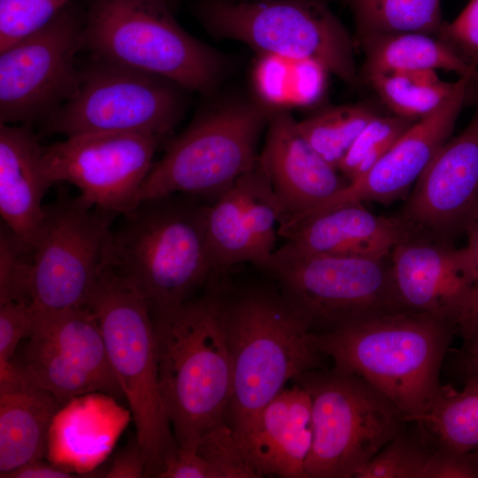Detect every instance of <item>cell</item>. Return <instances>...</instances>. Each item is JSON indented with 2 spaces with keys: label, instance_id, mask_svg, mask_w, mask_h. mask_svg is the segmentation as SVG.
Returning <instances> with one entry per match:
<instances>
[{
  "label": "cell",
  "instance_id": "cell-1",
  "mask_svg": "<svg viewBox=\"0 0 478 478\" xmlns=\"http://www.w3.org/2000/svg\"><path fill=\"white\" fill-rule=\"evenodd\" d=\"M219 279L181 306L151 314L162 403L177 443L197 451L203 437L227 423L234 367Z\"/></svg>",
  "mask_w": 478,
  "mask_h": 478
},
{
  "label": "cell",
  "instance_id": "cell-2",
  "mask_svg": "<svg viewBox=\"0 0 478 478\" xmlns=\"http://www.w3.org/2000/svg\"><path fill=\"white\" fill-rule=\"evenodd\" d=\"M176 193L141 201L112 230L106 266L143 297L151 314L181 306L213 277L205 244L209 204Z\"/></svg>",
  "mask_w": 478,
  "mask_h": 478
},
{
  "label": "cell",
  "instance_id": "cell-3",
  "mask_svg": "<svg viewBox=\"0 0 478 478\" xmlns=\"http://www.w3.org/2000/svg\"><path fill=\"white\" fill-rule=\"evenodd\" d=\"M456 334L448 321L403 310L313 336L334 366L362 377L406 420H417L440 393L442 366Z\"/></svg>",
  "mask_w": 478,
  "mask_h": 478
},
{
  "label": "cell",
  "instance_id": "cell-4",
  "mask_svg": "<svg viewBox=\"0 0 478 478\" xmlns=\"http://www.w3.org/2000/svg\"><path fill=\"white\" fill-rule=\"evenodd\" d=\"M225 319L234 367L227 424L240 433L289 381L322 368L325 356L281 292L226 291Z\"/></svg>",
  "mask_w": 478,
  "mask_h": 478
},
{
  "label": "cell",
  "instance_id": "cell-5",
  "mask_svg": "<svg viewBox=\"0 0 478 478\" xmlns=\"http://www.w3.org/2000/svg\"><path fill=\"white\" fill-rule=\"evenodd\" d=\"M87 306L94 314L108 358L127 401L146 462L158 477L177 450L158 383L153 319L143 297L109 266L98 276Z\"/></svg>",
  "mask_w": 478,
  "mask_h": 478
},
{
  "label": "cell",
  "instance_id": "cell-6",
  "mask_svg": "<svg viewBox=\"0 0 478 478\" xmlns=\"http://www.w3.org/2000/svg\"><path fill=\"white\" fill-rule=\"evenodd\" d=\"M83 48L95 58L210 94L224 74L222 54L184 30L168 0H91Z\"/></svg>",
  "mask_w": 478,
  "mask_h": 478
},
{
  "label": "cell",
  "instance_id": "cell-7",
  "mask_svg": "<svg viewBox=\"0 0 478 478\" xmlns=\"http://www.w3.org/2000/svg\"><path fill=\"white\" fill-rule=\"evenodd\" d=\"M195 14L212 36L264 57L310 63L351 87L362 80L347 28L324 0H199Z\"/></svg>",
  "mask_w": 478,
  "mask_h": 478
},
{
  "label": "cell",
  "instance_id": "cell-8",
  "mask_svg": "<svg viewBox=\"0 0 478 478\" xmlns=\"http://www.w3.org/2000/svg\"><path fill=\"white\" fill-rule=\"evenodd\" d=\"M313 334H325L405 310L390 258L307 254L287 244L259 267Z\"/></svg>",
  "mask_w": 478,
  "mask_h": 478
},
{
  "label": "cell",
  "instance_id": "cell-9",
  "mask_svg": "<svg viewBox=\"0 0 478 478\" xmlns=\"http://www.w3.org/2000/svg\"><path fill=\"white\" fill-rule=\"evenodd\" d=\"M293 382L308 392L312 403L306 478L354 477L407 420L367 381L334 366L308 371Z\"/></svg>",
  "mask_w": 478,
  "mask_h": 478
},
{
  "label": "cell",
  "instance_id": "cell-10",
  "mask_svg": "<svg viewBox=\"0 0 478 478\" xmlns=\"http://www.w3.org/2000/svg\"><path fill=\"white\" fill-rule=\"evenodd\" d=\"M272 112L253 100L207 110L166 147L140 189V202L176 193L213 202L257 162Z\"/></svg>",
  "mask_w": 478,
  "mask_h": 478
},
{
  "label": "cell",
  "instance_id": "cell-11",
  "mask_svg": "<svg viewBox=\"0 0 478 478\" xmlns=\"http://www.w3.org/2000/svg\"><path fill=\"white\" fill-rule=\"evenodd\" d=\"M185 89L164 77L94 57L74 95L45 121V132L166 136L186 108Z\"/></svg>",
  "mask_w": 478,
  "mask_h": 478
},
{
  "label": "cell",
  "instance_id": "cell-12",
  "mask_svg": "<svg viewBox=\"0 0 478 478\" xmlns=\"http://www.w3.org/2000/svg\"><path fill=\"white\" fill-rule=\"evenodd\" d=\"M116 215L79 197L59 196L44 205L32 251L29 303L35 312L86 306L106 266L111 225Z\"/></svg>",
  "mask_w": 478,
  "mask_h": 478
},
{
  "label": "cell",
  "instance_id": "cell-13",
  "mask_svg": "<svg viewBox=\"0 0 478 478\" xmlns=\"http://www.w3.org/2000/svg\"><path fill=\"white\" fill-rule=\"evenodd\" d=\"M27 339L20 361H13L15 367L62 405L91 393L124 397L99 325L87 305L35 311L34 326Z\"/></svg>",
  "mask_w": 478,
  "mask_h": 478
},
{
  "label": "cell",
  "instance_id": "cell-14",
  "mask_svg": "<svg viewBox=\"0 0 478 478\" xmlns=\"http://www.w3.org/2000/svg\"><path fill=\"white\" fill-rule=\"evenodd\" d=\"M82 29L65 7L43 28L0 51V124L45 122L74 95Z\"/></svg>",
  "mask_w": 478,
  "mask_h": 478
},
{
  "label": "cell",
  "instance_id": "cell-15",
  "mask_svg": "<svg viewBox=\"0 0 478 478\" xmlns=\"http://www.w3.org/2000/svg\"><path fill=\"white\" fill-rule=\"evenodd\" d=\"M165 136L101 132L43 146L50 182H68L90 206L122 216L140 203V189Z\"/></svg>",
  "mask_w": 478,
  "mask_h": 478
},
{
  "label": "cell",
  "instance_id": "cell-16",
  "mask_svg": "<svg viewBox=\"0 0 478 478\" xmlns=\"http://www.w3.org/2000/svg\"><path fill=\"white\" fill-rule=\"evenodd\" d=\"M414 233L453 243L478 217V106L436 151L397 215Z\"/></svg>",
  "mask_w": 478,
  "mask_h": 478
},
{
  "label": "cell",
  "instance_id": "cell-17",
  "mask_svg": "<svg viewBox=\"0 0 478 478\" xmlns=\"http://www.w3.org/2000/svg\"><path fill=\"white\" fill-rule=\"evenodd\" d=\"M282 215L258 158L208 206L205 244L213 277L242 263L251 262L258 267L266 263L276 250Z\"/></svg>",
  "mask_w": 478,
  "mask_h": 478
},
{
  "label": "cell",
  "instance_id": "cell-18",
  "mask_svg": "<svg viewBox=\"0 0 478 478\" xmlns=\"http://www.w3.org/2000/svg\"><path fill=\"white\" fill-rule=\"evenodd\" d=\"M389 258L403 308L448 321L457 329L474 283L467 247L412 232L393 248Z\"/></svg>",
  "mask_w": 478,
  "mask_h": 478
},
{
  "label": "cell",
  "instance_id": "cell-19",
  "mask_svg": "<svg viewBox=\"0 0 478 478\" xmlns=\"http://www.w3.org/2000/svg\"><path fill=\"white\" fill-rule=\"evenodd\" d=\"M474 81L459 77L455 89L432 112L418 120L366 174L289 221L348 203L389 204L405 197L439 148L451 138Z\"/></svg>",
  "mask_w": 478,
  "mask_h": 478
},
{
  "label": "cell",
  "instance_id": "cell-20",
  "mask_svg": "<svg viewBox=\"0 0 478 478\" xmlns=\"http://www.w3.org/2000/svg\"><path fill=\"white\" fill-rule=\"evenodd\" d=\"M258 158L281 206L280 223L313 210L349 184L307 143L286 111L272 112Z\"/></svg>",
  "mask_w": 478,
  "mask_h": 478
},
{
  "label": "cell",
  "instance_id": "cell-21",
  "mask_svg": "<svg viewBox=\"0 0 478 478\" xmlns=\"http://www.w3.org/2000/svg\"><path fill=\"white\" fill-rule=\"evenodd\" d=\"M412 230L399 218L348 203L278 227L285 244L307 254L385 258Z\"/></svg>",
  "mask_w": 478,
  "mask_h": 478
},
{
  "label": "cell",
  "instance_id": "cell-22",
  "mask_svg": "<svg viewBox=\"0 0 478 478\" xmlns=\"http://www.w3.org/2000/svg\"><path fill=\"white\" fill-rule=\"evenodd\" d=\"M235 436L258 477L306 478L305 465L313 436L308 392L297 382L284 388Z\"/></svg>",
  "mask_w": 478,
  "mask_h": 478
},
{
  "label": "cell",
  "instance_id": "cell-23",
  "mask_svg": "<svg viewBox=\"0 0 478 478\" xmlns=\"http://www.w3.org/2000/svg\"><path fill=\"white\" fill-rule=\"evenodd\" d=\"M51 185L43 146L30 127L0 124V214L31 254L44 218L42 199Z\"/></svg>",
  "mask_w": 478,
  "mask_h": 478
},
{
  "label": "cell",
  "instance_id": "cell-24",
  "mask_svg": "<svg viewBox=\"0 0 478 478\" xmlns=\"http://www.w3.org/2000/svg\"><path fill=\"white\" fill-rule=\"evenodd\" d=\"M62 404L50 392L14 374L0 382V476L42 459Z\"/></svg>",
  "mask_w": 478,
  "mask_h": 478
},
{
  "label": "cell",
  "instance_id": "cell-25",
  "mask_svg": "<svg viewBox=\"0 0 478 478\" xmlns=\"http://www.w3.org/2000/svg\"><path fill=\"white\" fill-rule=\"evenodd\" d=\"M364 53L361 80L375 74L413 70H444L478 81L476 66L460 57L436 35L397 33L357 39Z\"/></svg>",
  "mask_w": 478,
  "mask_h": 478
},
{
  "label": "cell",
  "instance_id": "cell-26",
  "mask_svg": "<svg viewBox=\"0 0 478 478\" xmlns=\"http://www.w3.org/2000/svg\"><path fill=\"white\" fill-rule=\"evenodd\" d=\"M441 451L420 421L407 420L354 478H436Z\"/></svg>",
  "mask_w": 478,
  "mask_h": 478
},
{
  "label": "cell",
  "instance_id": "cell-27",
  "mask_svg": "<svg viewBox=\"0 0 478 478\" xmlns=\"http://www.w3.org/2000/svg\"><path fill=\"white\" fill-rule=\"evenodd\" d=\"M434 441L461 452L478 451V377L461 389L442 386L427 413L417 420Z\"/></svg>",
  "mask_w": 478,
  "mask_h": 478
},
{
  "label": "cell",
  "instance_id": "cell-28",
  "mask_svg": "<svg viewBox=\"0 0 478 478\" xmlns=\"http://www.w3.org/2000/svg\"><path fill=\"white\" fill-rule=\"evenodd\" d=\"M357 39L372 35L424 33L436 35L443 23L442 0H344Z\"/></svg>",
  "mask_w": 478,
  "mask_h": 478
},
{
  "label": "cell",
  "instance_id": "cell-29",
  "mask_svg": "<svg viewBox=\"0 0 478 478\" xmlns=\"http://www.w3.org/2000/svg\"><path fill=\"white\" fill-rule=\"evenodd\" d=\"M382 103L395 114L420 120L432 112L456 88L435 70H413L366 78Z\"/></svg>",
  "mask_w": 478,
  "mask_h": 478
},
{
  "label": "cell",
  "instance_id": "cell-30",
  "mask_svg": "<svg viewBox=\"0 0 478 478\" xmlns=\"http://www.w3.org/2000/svg\"><path fill=\"white\" fill-rule=\"evenodd\" d=\"M377 116L366 104L331 105L297 121V127L312 149L337 169L356 138Z\"/></svg>",
  "mask_w": 478,
  "mask_h": 478
},
{
  "label": "cell",
  "instance_id": "cell-31",
  "mask_svg": "<svg viewBox=\"0 0 478 478\" xmlns=\"http://www.w3.org/2000/svg\"><path fill=\"white\" fill-rule=\"evenodd\" d=\"M417 120L395 114L378 115L356 138L337 170L349 183L360 178Z\"/></svg>",
  "mask_w": 478,
  "mask_h": 478
},
{
  "label": "cell",
  "instance_id": "cell-32",
  "mask_svg": "<svg viewBox=\"0 0 478 478\" xmlns=\"http://www.w3.org/2000/svg\"><path fill=\"white\" fill-rule=\"evenodd\" d=\"M68 0H0V51L49 24Z\"/></svg>",
  "mask_w": 478,
  "mask_h": 478
},
{
  "label": "cell",
  "instance_id": "cell-33",
  "mask_svg": "<svg viewBox=\"0 0 478 478\" xmlns=\"http://www.w3.org/2000/svg\"><path fill=\"white\" fill-rule=\"evenodd\" d=\"M32 254L4 224L0 226V305L29 303ZM30 304V303H29Z\"/></svg>",
  "mask_w": 478,
  "mask_h": 478
},
{
  "label": "cell",
  "instance_id": "cell-34",
  "mask_svg": "<svg viewBox=\"0 0 478 478\" xmlns=\"http://www.w3.org/2000/svg\"><path fill=\"white\" fill-rule=\"evenodd\" d=\"M197 451L212 467L214 478L258 477L244 458L235 433L227 423L208 432Z\"/></svg>",
  "mask_w": 478,
  "mask_h": 478
},
{
  "label": "cell",
  "instance_id": "cell-35",
  "mask_svg": "<svg viewBox=\"0 0 478 478\" xmlns=\"http://www.w3.org/2000/svg\"><path fill=\"white\" fill-rule=\"evenodd\" d=\"M35 311L25 301H10L0 305V381L14 373L16 350L32 331Z\"/></svg>",
  "mask_w": 478,
  "mask_h": 478
},
{
  "label": "cell",
  "instance_id": "cell-36",
  "mask_svg": "<svg viewBox=\"0 0 478 478\" xmlns=\"http://www.w3.org/2000/svg\"><path fill=\"white\" fill-rule=\"evenodd\" d=\"M437 37L451 46L460 57L478 64V0H470L451 22L443 23Z\"/></svg>",
  "mask_w": 478,
  "mask_h": 478
},
{
  "label": "cell",
  "instance_id": "cell-37",
  "mask_svg": "<svg viewBox=\"0 0 478 478\" xmlns=\"http://www.w3.org/2000/svg\"><path fill=\"white\" fill-rule=\"evenodd\" d=\"M158 477L214 478V474L210 465L198 451H183L177 448Z\"/></svg>",
  "mask_w": 478,
  "mask_h": 478
},
{
  "label": "cell",
  "instance_id": "cell-38",
  "mask_svg": "<svg viewBox=\"0 0 478 478\" xmlns=\"http://www.w3.org/2000/svg\"><path fill=\"white\" fill-rule=\"evenodd\" d=\"M466 235L468 238L466 247L474 270V283L469 304L457 328V334L463 340L469 337L478 328V217L472 224Z\"/></svg>",
  "mask_w": 478,
  "mask_h": 478
},
{
  "label": "cell",
  "instance_id": "cell-39",
  "mask_svg": "<svg viewBox=\"0 0 478 478\" xmlns=\"http://www.w3.org/2000/svg\"><path fill=\"white\" fill-rule=\"evenodd\" d=\"M146 476V462L137 437L114 459L105 477L140 478Z\"/></svg>",
  "mask_w": 478,
  "mask_h": 478
},
{
  "label": "cell",
  "instance_id": "cell-40",
  "mask_svg": "<svg viewBox=\"0 0 478 478\" xmlns=\"http://www.w3.org/2000/svg\"><path fill=\"white\" fill-rule=\"evenodd\" d=\"M454 361L463 381L469 377H478V328L463 340L461 349L455 352Z\"/></svg>",
  "mask_w": 478,
  "mask_h": 478
},
{
  "label": "cell",
  "instance_id": "cell-41",
  "mask_svg": "<svg viewBox=\"0 0 478 478\" xmlns=\"http://www.w3.org/2000/svg\"><path fill=\"white\" fill-rule=\"evenodd\" d=\"M75 475L71 472L42 459L29 462L9 473L4 478H70Z\"/></svg>",
  "mask_w": 478,
  "mask_h": 478
},
{
  "label": "cell",
  "instance_id": "cell-42",
  "mask_svg": "<svg viewBox=\"0 0 478 478\" xmlns=\"http://www.w3.org/2000/svg\"><path fill=\"white\" fill-rule=\"evenodd\" d=\"M229 2H253V1H265V0H225Z\"/></svg>",
  "mask_w": 478,
  "mask_h": 478
},
{
  "label": "cell",
  "instance_id": "cell-43",
  "mask_svg": "<svg viewBox=\"0 0 478 478\" xmlns=\"http://www.w3.org/2000/svg\"><path fill=\"white\" fill-rule=\"evenodd\" d=\"M168 1H169V3L171 4L173 0H168Z\"/></svg>",
  "mask_w": 478,
  "mask_h": 478
}]
</instances>
